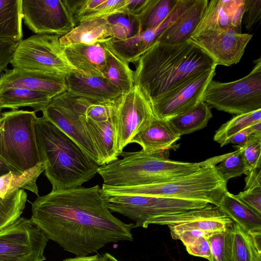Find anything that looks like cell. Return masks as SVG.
Masks as SVG:
<instances>
[{
    "instance_id": "cell-18",
    "label": "cell",
    "mask_w": 261,
    "mask_h": 261,
    "mask_svg": "<svg viewBox=\"0 0 261 261\" xmlns=\"http://www.w3.org/2000/svg\"><path fill=\"white\" fill-rule=\"evenodd\" d=\"M245 0H211L193 34L204 30H231L241 33Z\"/></svg>"
},
{
    "instance_id": "cell-36",
    "label": "cell",
    "mask_w": 261,
    "mask_h": 261,
    "mask_svg": "<svg viewBox=\"0 0 261 261\" xmlns=\"http://www.w3.org/2000/svg\"><path fill=\"white\" fill-rule=\"evenodd\" d=\"M224 154L221 161L215 167L221 178L227 184L230 178L246 174L249 170L243 155L242 149Z\"/></svg>"
},
{
    "instance_id": "cell-43",
    "label": "cell",
    "mask_w": 261,
    "mask_h": 261,
    "mask_svg": "<svg viewBox=\"0 0 261 261\" xmlns=\"http://www.w3.org/2000/svg\"><path fill=\"white\" fill-rule=\"evenodd\" d=\"M244 24L249 30L261 17V0H245Z\"/></svg>"
},
{
    "instance_id": "cell-28",
    "label": "cell",
    "mask_w": 261,
    "mask_h": 261,
    "mask_svg": "<svg viewBox=\"0 0 261 261\" xmlns=\"http://www.w3.org/2000/svg\"><path fill=\"white\" fill-rule=\"evenodd\" d=\"M211 108L201 100L189 111L167 120L174 132L181 137L205 127L213 117Z\"/></svg>"
},
{
    "instance_id": "cell-25",
    "label": "cell",
    "mask_w": 261,
    "mask_h": 261,
    "mask_svg": "<svg viewBox=\"0 0 261 261\" xmlns=\"http://www.w3.org/2000/svg\"><path fill=\"white\" fill-rule=\"evenodd\" d=\"M107 18H95L83 21L67 34L60 37L63 46L72 44H94L113 39Z\"/></svg>"
},
{
    "instance_id": "cell-9",
    "label": "cell",
    "mask_w": 261,
    "mask_h": 261,
    "mask_svg": "<svg viewBox=\"0 0 261 261\" xmlns=\"http://www.w3.org/2000/svg\"><path fill=\"white\" fill-rule=\"evenodd\" d=\"M60 36L34 34L20 41L10 64L13 68L40 71L65 76L77 72L67 60Z\"/></svg>"
},
{
    "instance_id": "cell-19",
    "label": "cell",
    "mask_w": 261,
    "mask_h": 261,
    "mask_svg": "<svg viewBox=\"0 0 261 261\" xmlns=\"http://www.w3.org/2000/svg\"><path fill=\"white\" fill-rule=\"evenodd\" d=\"M80 119L105 165L118 160L117 123L115 116L105 121H94L81 115Z\"/></svg>"
},
{
    "instance_id": "cell-46",
    "label": "cell",
    "mask_w": 261,
    "mask_h": 261,
    "mask_svg": "<svg viewBox=\"0 0 261 261\" xmlns=\"http://www.w3.org/2000/svg\"><path fill=\"white\" fill-rule=\"evenodd\" d=\"M246 175L244 190L261 187V166L249 170Z\"/></svg>"
},
{
    "instance_id": "cell-26",
    "label": "cell",
    "mask_w": 261,
    "mask_h": 261,
    "mask_svg": "<svg viewBox=\"0 0 261 261\" xmlns=\"http://www.w3.org/2000/svg\"><path fill=\"white\" fill-rule=\"evenodd\" d=\"M217 206L233 222L248 233L261 231V216L227 191Z\"/></svg>"
},
{
    "instance_id": "cell-30",
    "label": "cell",
    "mask_w": 261,
    "mask_h": 261,
    "mask_svg": "<svg viewBox=\"0 0 261 261\" xmlns=\"http://www.w3.org/2000/svg\"><path fill=\"white\" fill-rule=\"evenodd\" d=\"M41 162L20 173L10 171L0 176V198H4L20 189H25L38 195L37 179L44 171Z\"/></svg>"
},
{
    "instance_id": "cell-34",
    "label": "cell",
    "mask_w": 261,
    "mask_h": 261,
    "mask_svg": "<svg viewBox=\"0 0 261 261\" xmlns=\"http://www.w3.org/2000/svg\"><path fill=\"white\" fill-rule=\"evenodd\" d=\"M232 261H261L250 234L233 222Z\"/></svg>"
},
{
    "instance_id": "cell-13",
    "label": "cell",
    "mask_w": 261,
    "mask_h": 261,
    "mask_svg": "<svg viewBox=\"0 0 261 261\" xmlns=\"http://www.w3.org/2000/svg\"><path fill=\"white\" fill-rule=\"evenodd\" d=\"M22 19L35 34L63 36L76 26L67 0H21Z\"/></svg>"
},
{
    "instance_id": "cell-31",
    "label": "cell",
    "mask_w": 261,
    "mask_h": 261,
    "mask_svg": "<svg viewBox=\"0 0 261 261\" xmlns=\"http://www.w3.org/2000/svg\"><path fill=\"white\" fill-rule=\"evenodd\" d=\"M21 0H0V39H22Z\"/></svg>"
},
{
    "instance_id": "cell-27",
    "label": "cell",
    "mask_w": 261,
    "mask_h": 261,
    "mask_svg": "<svg viewBox=\"0 0 261 261\" xmlns=\"http://www.w3.org/2000/svg\"><path fill=\"white\" fill-rule=\"evenodd\" d=\"M107 53L103 77L122 93L134 85L133 70L129 64L118 56L107 42H103Z\"/></svg>"
},
{
    "instance_id": "cell-38",
    "label": "cell",
    "mask_w": 261,
    "mask_h": 261,
    "mask_svg": "<svg viewBox=\"0 0 261 261\" xmlns=\"http://www.w3.org/2000/svg\"><path fill=\"white\" fill-rule=\"evenodd\" d=\"M207 238L211 251V261H232V225L226 231L212 234Z\"/></svg>"
},
{
    "instance_id": "cell-52",
    "label": "cell",
    "mask_w": 261,
    "mask_h": 261,
    "mask_svg": "<svg viewBox=\"0 0 261 261\" xmlns=\"http://www.w3.org/2000/svg\"><path fill=\"white\" fill-rule=\"evenodd\" d=\"M2 110V109L0 108V115H1V113H1Z\"/></svg>"
},
{
    "instance_id": "cell-10",
    "label": "cell",
    "mask_w": 261,
    "mask_h": 261,
    "mask_svg": "<svg viewBox=\"0 0 261 261\" xmlns=\"http://www.w3.org/2000/svg\"><path fill=\"white\" fill-rule=\"evenodd\" d=\"M90 101L66 91L53 97L42 112L44 118L71 138L100 166L99 156L80 119Z\"/></svg>"
},
{
    "instance_id": "cell-40",
    "label": "cell",
    "mask_w": 261,
    "mask_h": 261,
    "mask_svg": "<svg viewBox=\"0 0 261 261\" xmlns=\"http://www.w3.org/2000/svg\"><path fill=\"white\" fill-rule=\"evenodd\" d=\"M115 103H98L90 101L87 105L84 116L94 121H105L115 114Z\"/></svg>"
},
{
    "instance_id": "cell-7",
    "label": "cell",
    "mask_w": 261,
    "mask_h": 261,
    "mask_svg": "<svg viewBox=\"0 0 261 261\" xmlns=\"http://www.w3.org/2000/svg\"><path fill=\"white\" fill-rule=\"evenodd\" d=\"M245 76L230 82L211 80L201 100L211 108L236 115L261 109V58Z\"/></svg>"
},
{
    "instance_id": "cell-29",
    "label": "cell",
    "mask_w": 261,
    "mask_h": 261,
    "mask_svg": "<svg viewBox=\"0 0 261 261\" xmlns=\"http://www.w3.org/2000/svg\"><path fill=\"white\" fill-rule=\"evenodd\" d=\"M52 98L43 93L23 88H14L0 92V108L18 110L30 107L36 113L42 111Z\"/></svg>"
},
{
    "instance_id": "cell-14",
    "label": "cell",
    "mask_w": 261,
    "mask_h": 261,
    "mask_svg": "<svg viewBox=\"0 0 261 261\" xmlns=\"http://www.w3.org/2000/svg\"><path fill=\"white\" fill-rule=\"evenodd\" d=\"M252 37L231 30H204L192 34L189 40L208 55L217 65L238 63Z\"/></svg>"
},
{
    "instance_id": "cell-41",
    "label": "cell",
    "mask_w": 261,
    "mask_h": 261,
    "mask_svg": "<svg viewBox=\"0 0 261 261\" xmlns=\"http://www.w3.org/2000/svg\"><path fill=\"white\" fill-rule=\"evenodd\" d=\"M234 196L240 201L261 216V187L244 190Z\"/></svg>"
},
{
    "instance_id": "cell-50",
    "label": "cell",
    "mask_w": 261,
    "mask_h": 261,
    "mask_svg": "<svg viewBox=\"0 0 261 261\" xmlns=\"http://www.w3.org/2000/svg\"><path fill=\"white\" fill-rule=\"evenodd\" d=\"M101 257L103 261H119L114 256L108 253H106Z\"/></svg>"
},
{
    "instance_id": "cell-51",
    "label": "cell",
    "mask_w": 261,
    "mask_h": 261,
    "mask_svg": "<svg viewBox=\"0 0 261 261\" xmlns=\"http://www.w3.org/2000/svg\"><path fill=\"white\" fill-rule=\"evenodd\" d=\"M10 170L0 160V176L7 173Z\"/></svg>"
},
{
    "instance_id": "cell-44",
    "label": "cell",
    "mask_w": 261,
    "mask_h": 261,
    "mask_svg": "<svg viewBox=\"0 0 261 261\" xmlns=\"http://www.w3.org/2000/svg\"><path fill=\"white\" fill-rule=\"evenodd\" d=\"M261 136V122L255 123L232 136L229 143L235 147L244 145L253 136Z\"/></svg>"
},
{
    "instance_id": "cell-21",
    "label": "cell",
    "mask_w": 261,
    "mask_h": 261,
    "mask_svg": "<svg viewBox=\"0 0 261 261\" xmlns=\"http://www.w3.org/2000/svg\"><path fill=\"white\" fill-rule=\"evenodd\" d=\"M208 2V0H191L156 42L177 44L189 40L199 24Z\"/></svg>"
},
{
    "instance_id": "cell-12",
    "label": "cell",
    "mask_w": 261,
    "mask_h": 261,
    "mask_svg": "<svg viewBox=\"0 0 261 261\" xmlns=\"http://www.w3.org/2000/svg\"><path fill=\"white\" fill-rule=\"evenodd\" d=\"M118 148L121 153L132 139L145 129L156 117L152 103L134 85L115 102Z\"/></svg>"
},
{
    "instance_id": "cell-49",
    "label": "cell",
    "mask_w": 261,
    "mask_h": 261,
    "mask_svg": "<svg viewBox=\"0 0 261 261\" xmlns=\"http://www.w3.org/2000/svg\"><path fill=\"white\" fill-rule=\"evenodd\" d=\"M256 249L261 253V231L249 233Z\"/></svg>"
},
{
    "instance_id": "cell-32",
    "label": "cell",
    "mask_w": 261,
    "mask_h": 261,
    "mask_svg": "<svg viewBox=\"0 0 261 261\" xmlns=\"http://www.w3.org/2000/svg\"><path fill=\"white\" fill-rule=\"evenodd\" d=\"M177 0H149L142 13L137 17L141 32L159 27L173 10Z\"/></svg>"
},
{
    "instance_id": "cell-35",
    "label": "cell",
    "mask_w": 261,
    "mask_h": 261,
    "mask_svg": "<svg viewBox=\"0 0 261 261\" xmlns=\"http://www.w3.org/2000/svg\"><path fill=\"white\" fill-rule=\"evenodd\" d=\"M27 196L26 192L20 189L5 198H0V230L20 217L25 207Z\"/></svg>"
},
{
    "instance_id": "cell-48",
    "label": "cell",
    "mask_w": 261,
    "mask_h": 261,
    "mask_svg": "<svg viewBox=\"0 0 261 261\" xmlns=\"http://www.w3.org/2000/svg\"><path fill=\"white\" fill-rule=\"evenodd\" d=\"M63 261H103L102 257L96 254L91 256H76L75 257L68 258Z\"/></svg>"
},
{
    "instance_id": "cell-39",
    "label": "cell",
    "mask_w": 261,
    "mask_h": 261,
    "mask_svg": "<svg viewBox=\"0 0 261 261\" xmlns=\"http://www.w3.org/2000/svg\"><path fill=\"white\" fill-rule=\"evenodd\" d=\"M235 147L242 149L249 170L261 166V136H253L244 145Z\"/></svg>"
},
{
    "instance_id": "cell-45",
    "label": "cell",
    "mask_w": 261,
    "mask_h": 261,
    "mask_svg": "<svg viewBox=\"0 0 261 261\" xmlns=\"http://www.w3.org/2000/svg\"><path fill=\"white\" fill-rule=\"evenodd\" d=\"M19 42L0 39V72L6 71Z\"/></svg>"
},
{
    "instance_id": "cell-4",
    "label": "cell",
    "mask_w": 261,
    "mask_h": 261,
    "mask_svg": "<svg viewBox=\"0 0 261 261\" xmlns=\"http://www.w3.org/2000/svg\"><path fill=\"white\" fill-rule=\"evenodd\" d=\"M166 151L147 152L142 150L124 152L122 156L97 170L103 184L115 187H130L165 182L180 178L211 166H216L224 155L200 162H185L169 160Z\"/></svg>"
},
{
    "instance_id": "cell-2",
    "label": "cell",
    "mask_w": 261,
    "mask_h": 261,
    "mask_svg": "<svg viewBox=\"0 0 261 261\" xmlns=\"http://www.w3.org/2000/svg\"><path fill=\"white\" fill-rule=\"evenodd\" d=\"M134 64V85L139 87L152 105L217 67L208 55L189 40L177 44L155 42Z\"/></svg>"
},
{
    "instance_id": "cell-3",
    "label": "cell",
    "mask_w": 261,
    "mask_h": 261,
    "mask_svg": "<svg viewBox=\"0 0 261 261\" xmlns=\"http://www.w3.org/2000/svg\"><path fill=\"white\" fill-rule=\"evenodd\" d=\"M35 128L41 161L52 189L81 186L97 173L99 166L43 116L36 117Z\"/></svg>"
},
{
    "instance_id": "cell-15",
    "label": "cell",
    "mask_w": 261,
    "mask_h": 261,
    "mask_svg": "<svg viewBox=\"0 0 261 261\" xmlns=\"http://www.w3.org/2000/svg\"><path fill=\"white\" fill-rule=\"evenodd\" d=\"M232 223L218 206L208 204L202 208L157 217L149 225H167L173 238L187 230H201L211 235L226 231Z\"/></svg>"
},
{
    "instance_id": "cell-37",
    "label": "cell",
    "mask_w": 261,
    "mask_h": 261,
    "mask_svg": "<svg viewBox=\"0 0 261 261\" xmlns=\"http://www.w3.org/2000/svg\"><path fill=\"white\" fill-rule=\"evenodd\" d=\"M113 39L122 40L141 32L137 16L126 13L114 14L107 18Z\"/></svg>"
},
{
    "instance_id": "cell-47",
    "label": "cell",
    "mask_w": 261,
    "mask_h": 261,
    "mask_svg": "<svg viewBox=\"0 0 261 261\" xmlns=\"http://www.w3.org/2000/svg\"><path fill=\"white\" fill-rule=\"evenodd\" d=\"M149 0H125L123 12L138 17L143 11Z\"/></svg>"
},
{
    "instance_id": "cell-16",
    "label": "cell",
    "mask_w": 261,
    "mask_h": 261,
    "mask_svg": "<svg viewBox=\"0 0 261 261\" xmlns=\"http://www.w3.org/2000/svg\"><path fill=\"white\" fill-rule=\"evenodd\" d=\"M216 68L192 79L182 87L155 101L152 106L156 118L168 120L193 108L202 99L210 82L216 74Z\"/></svg>"
},
{
    "instance_id": "cell-1",
    "label": "cell",
    "mask_w": 261,
    "mask_h": 261,
    "mask_svg": "<svg viewBox=\"0 0 261 261\" xmlns=\"http://www.w3.org/2000/svg\"><path fill=\"white\" fill-rule=\"evenodd\" d=\"M31 220L65 250L76 256L97 252L106 245L133 240L134 223L115 217L101 188L57 189L32 203Z\"/></svg>"
},
{
    "instance_id": "cell-6",
    "label": "cell",
    "mask_w": 261,
    "mask_h": 261,
    "mask_svg": "<svg viewBox=\"0 0 261 261\" xmlns=\"http://www.w3.org/2000/svg\"><path fill=\"white\" fill-rule=\"evenodd\" d=\"M34 111L15 110L0 115V160L20 173L41 162L36 137Z\"/></svg>"
},
{
    "instance_id": "cell-20",
    "label": "cell",
    "mask_w": 261,
    "mask_h": 261,
    "mask_svg": "<svg viewBox=\"0 0 261 261\" xmlns=\"http://www.w3.org/2000/svg\"><path fill=\"white\" fill-rule=\"evenodd\" d=\"M66 82L69 93L98 103H115L122 94L104 77L77 71L67 76Z\"/></svg>"
},
{
    "instance_id": "cell-11",
    "label": "cell",
    "mask_w": 261,
    "mask_h": 261,
    "mask_svg": "<svg viewBox=\"0 0 261 261\" xmlns=\"http://www.w3.org/2000/svg\"><path fill=\"white\" fill-rule=\"evenodd\" d=\"M48 240L30 219L20 217L0 230V261H44Z\"/></svg>"
},
{
    "instance_id": "cell-42",
    "label": "cell",
    "mask_w": 261,
    "mask_h": 261,
    "mask_svg": "<svg viewBox=\"0 0 261 261\" xmlns=\"http://www.w3.org/2000/svg\"><path fill=\"white\" fill-rule=\"evenodd\" d=\"M191 255L212 260L210 243L206 237H200L185 246Z\"/></svg>"
},
{
    "instance_id": "cell-22",
    "label": "cell",
    "mask_w": 261,
    "mask_h": 261,
    "mask_svg": "<svg viewBox=\"0 0 261 261\" xmlns=\"http://www.w3.org/2000/svg\"><path fill=\"white\" fill-rule=\"evenodd\" d=\"M64 46L69 63L82 74L103 77L107 53L103 43L72 44Z\"/></svg>"
},
{
    "instance_id": "cell-8",
    "label": "cell",
    "mask_w": 261,
    "mask_h": 261,
    "mask_svg": "<svg viewBox=\"0 0 261 261\" xmlns=\"http://www.w3.org/2000/svg\"><path fill=\"white\" fill-rule=\"evenodd\" d=\"M111 212L120 214L133 220L134 228H147L149 221L157 217L203 207L210 204L160 196L102 194Z\"/></svg>"
},
{
    "instance_id": "cell-17",
    "label": "cell",
    "mask_w": 261,
    "mask_h": 261,
    "mask_svg": "<svg viewBox=\"0 0 261 261\" xmlns=\"http://www.w3.org/2000/svg\"><path fill=\"white\" fill-rule=\"evenodd\" d=\"M66 76L59 74L13 68L0 76V92L23 88L40 92L51 98L67 91Z\"/></svg>"
},
{
    "instance_id": "cell-24",
    "label": "cell",
    "mask_w": 261,
    "mask_h": 261,
    "mask_svg": "<svg viewBox=\"0 0 261 261\" xmlns=\"http://www.w3.org/2000/svg\"><path fill=\"white\" fill-rule=\"evenodd\" d=\"M168 27V24L163 22L153 30L141 32L125 40L113 39L107 43L118 56L128 64L135 63L156 41Z\"/></svg>"
},
{
    "instance_id": "cell-5",
    "label": "cell",
    "mask_w": 261,
    "mask_h": 261,
    "mask_svg": "<svg viewBox=\"0 0 261 261\" xmlns=\"http://www.w3.org/2000/svg\"><path fill=\"white\" fill-rule=\"evenodd\" d=\"M215 166H209L194 173L165 182L130 187L102 184L101 192L202 201L217 206L228 190L227 184L219 176Z\"/></svg>"
},
{
    "instance_id": "cell-33",
    "label": "cell",
    "mask_w": 261,
    "mask_h": 261,
    "mask_svg": "<svg viewBox=\"0 0 261 261\" xmlns=\"http://www.w3.org/2000/svg\"><path fill=\"white\" fill-rule=\"evenodd\" d=\"M259 122H261V109L236 115L217 129L214 140L222 147L229 143V139L234 135Z\"/></svg>"
},
{
    "instance_id": "cell-23",
    "label": "cell",
    "mask_w": 261,
    "mask_h": 261,
    "mask_svg": "<svg viewBox=\"0 0 261 261\" xmlns=\"http://www.w3.org/2000/svg\"><path fill=\"white\" fill-rule=\"evenodd\" d=\"M180 137L174 132L167 120L155 117L132 139L130 143L140 145L145 152L164 151L173 148Z\"/></svg>"
}]
</instances>
